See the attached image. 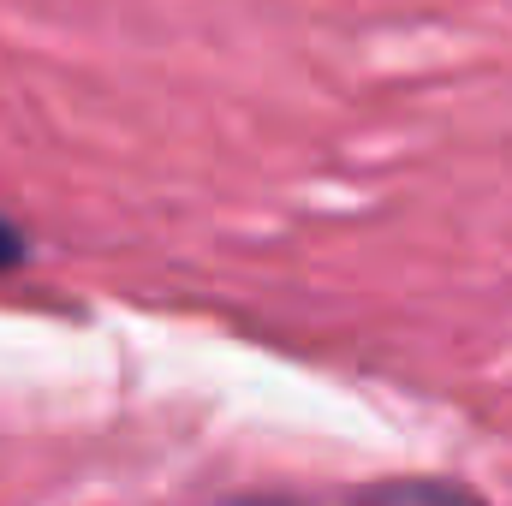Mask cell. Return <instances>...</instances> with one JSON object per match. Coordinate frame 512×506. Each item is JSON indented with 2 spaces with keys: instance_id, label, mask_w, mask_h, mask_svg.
Instances as JSON below:
<instances>
[{
  "instance_id": "1",
  "label": "cell",
  "mask_w": 512,
  "mask_h": 506,
  "mask_svg": "<svg viewBox=\"0 0 512 506\" xmlns=\"http://www.w3.org/2000/svg\"><path fill=\"white\" fill-rule=\"evenodd\" d=\"M209 506H495L489 495H477L471 483L459 477H382V483H364V489H346V495H221Z\"/></svg>"
},
{
  "instance_id": "2",
  "label": "cell",
  "mask_w": 512,
  "mask_h": 506,
  "mask_svg": "<svg viewBox=\"0 0 512 506\" xmlns=\"http://www.w3.org/2000/svg\"><path fill=\"white\" fill-rule=\"evenodd\" d=\"M30 262V233L12 221V215H0V274H12V268H24Z\"/></svg>"
}]
</instances>
